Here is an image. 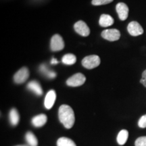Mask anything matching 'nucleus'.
<instances>
[{
	"mask_svg": "<svg viewBox=\"0 0 146 146\" xmlns=\"http://www.w3.org/2000/svg\"><path fill=\"white\" fill-rule=\"evenodd\" d=\"M59 120L65 128L70 129L73 127L75 121L74 113L72 108L68 105H62L58 110Z\"/></svg>",
	"mask_w": 146,
	"mask_h": 146,
	"instance_id": "f257e3e1",
	"label": "nucleus"
},
{
	"mask_svg": "<svg viewBox=\"0 0 146 146\" xmlns=\"http://www.w3.org/2000/svg\"><path fill=\"white\" fill-rule=\"evenodd\" d=\"M101 60L97 55H90L86 56L82 60V65L87 69H93L100 64Z\"/></svg>",
	"mask_w": 146,
	"mask_h": 146,
	"instance_id": "f03ea898",
	"label": "nucleus"
},
{
	"mask_svg": "<svg viewBox=\"0 0 146 146\" xmlns=\"http://www.w3.org/2000/svg\"><path fill=\"white\" fill-rule=\"evenodd\" d=\"M86 81V77L82 73H76L70 78H68L66 81V84L70 87H79L85 83Z\"/></svg>",
	"mask_w": 146,
	"mask_h": 146,
	"instance_id": "7ed1b4c3",
	"label": "nucleus"
},
{
	"mask_svg": "<svg viewBox=\"0 0 146 146\" xmlns=\"http://www.w3.org/2000/svg\"><path fill=\"white\" fill-rule=\"evenodd\" d=\"M50 48L53 52H58L64 48V42L60 35H54L51 39Z\"/></svg>",
	"mask_w": 146,
	"mask_h": 146,
	"instance_id": "20e7f679",
	"label": "nucleus"
},
{
	"mask_svg": "<svg viewBox=\"0 0 146 146\" xmlns=\"http://www.w3.org/2000/svg\"><path fill=\"white\" fill-rule=\"evenodd\" d=\"M102 36L109 41H116L120 39V33L118 29H106L102 31Z\"/></svg>",
	"mask_w": 146,
	"mask_h": 146,
	"instance_id": "39448f33",
	"label": "nucleus"
},
{
	"mask_svg": "<svg viewBox=\"0 0 146 146\" xmlns=\"http://www.w3.org/2000/svg\"><path fill=\"white\" fill-rule=\"evenodd\" d=\"M29 77V70L27 67H23L20 69L14 74V81L17 84H22L25 83Z\"/></svg>",
	"mask_w": 146,
	"mask_h": 146,
	"instance_id": "423d86ee",
	"label": "nucleus"
},
{
	"mask_svg": "<svg viewBox=\"0 0 146 146\" xmlns=\"http://www.w3.org/2000/svg\"><path fill=\"white\" fill-rule=\"evenodd\" d=\"M127 31L131 36H137L143 33V29L140 24L136 21H132L129 24Z\"/></svg>",
	"mask_w": 146,
	"mask_h": 146,
	"instance_id": "0eeeda50",
	"label": "nucleus"
},
{
	"mask_svg": "<svg viewBox=\"0 0 146 146\" xmlns=\"http://www.w3.org/2000/svg\"><path fill=\"white\" fill-rule=\"evenodd\" d=\"M74 29L78 35L83 36H87L90 34V29L85 22L79 21L74 24Z\"/></svg>",
	"mask_w": 146,
	"mask_h": 146,
	"instance_id": "6e6552de",
	"label": "nucleus"
},
{
	"mask_svg": "<svg viewBox=\"0 0 146 146\" xmlns=\"http://www.w3.org/2000/svg\"><path fill=\"white\" fill-rule=\"evenodd\" d=\"M116 10L120 21H124L127 19L129 16V8L126 3L123 2L117 3L116 6Z\"/></svg>",
	"mask_w": 146,
	"mask_h": 146,
	"instance_id": "1a4fd4ad",
	"label": "nucleus"
},
{
	"mask_svg": "<svg viewBox=\"0 0 146 146\" xmlns=\"http://www.w3.org/2000/svg\"><path fill=\"white\" fill-rule=\"evenodd\" d=\"M56 99V94L54 90H50L47 92L46 96L45 98L44 105L45 108L50 110L54 106Z\"/></svg>",
	"mask_w": 146,
	"mask_h": 146,
	"instance_id": "9d476101",
	"label": "nucleus"
},
{
	"mask_svg": "<svg viewBox=\"0 0 146 146\" xmlns=\"http://www.w3.org/2000/svg\"><path fill=\"white\" fill-rule=\"evenodd\" d=\"M47 117L44 114H41L35 116L32 119V124L35 127H43L47 123Z\"/></svg>",
	"mask_w": 146,
	"mask_h": 146,
	"instance_id": "9b49d317",
	"label": "nucleus"
},
{
	"mask_svg": "<svg viewBox=\"0 0 146 146\" xmlns=\"http://www.w3.org/2000/svg\"><path fill=\"white\" fill-rule=\"evenodd\" d=\"M114 23V20L112 16L108 14H102L100 18L99 24L102 27H108L112 25Z\"/></svg>",
	"mask_w": 146,
	"mask_h": 146,
	"instance_id": "f8f14e48",
	"label": "nucleus"
},
{
	"mask_svg": "<svg viewBox=\"0 0 146 146\" xmlns=\"http://www.w3.org/2000/svg\"><path fill=\"white\" fill-rule=\"evenodd\" d=\"M27 88L37 96H41L43 94V89L41 85L36 81H32L27 85Z\"/></svg>",
	"mask_w": 146,
	"mask_h": 146,
	"instance_id": "ddd939ff",
	"label": "nucleus"
},
{
	"mask_svg": "<svg viewBox=\"0 0 146 146\" xmlns=\"http://www.w3.org/2000/svg\"><path fill=\"white\" fill-rule=\"evenodd\" d=\"M9 120H10L11 125L12 126H16L18 125L20 120V116L17 110L15 108L10 110V113H9Z\"/></svg>",
	"mask_w": 146,
	"mask_h": 146,
	"instance_id": "4468645a",
	"label": "nucleus"
},
{
	"mask_svg": "<svg viewBox=\"0 0 146 146\" xmlns=\"http://www.w3.org/2000/svg\"><path fill=\"white\" fill-rule=\"evenodd\" d=\"M128 137H129V132H128V131L125 130V129H123V130H121L118 133L116 140H117L118 143L120 145H123L127 142Z\"/></svg>",
	"mask_w": 146,
	"mask_h": 146,
	"instance_id": "2eb2a0df",
	"label": "nucleus"
},
{
	"mask_svg": "<svg viewBox=\"0 0 146 146\" xmlns=\"http://www.w3.org/2000/svg\"><path fill=\"white\" fill-rule=\"evenodd\" d=\"M62 62L64 64L66 65H72L75 64L76 62V58L74 54H65L62 58Z\"/></svg>",
	"mask_w": 146,
	"mask_h": 146,
	"instance_id": "dca6fc26",
	"label": "nucleus"
},
{
	"mask_svg": "<svg viewBox=\"0 0 146 146\" xmlns=\"http://www.w3.org/2000/svg\"><path fill=\"white\" fill-rule=\"evenodd\" d=\"M25 139L26 141L28 143L29 145L30 146H37L38 145V141L35 135L32 132H27L25 135Z\"/></svg>",
	"mask_w": 146,
	"mask_h": 146,
	"instance_id": "f3484780",
	"label": "nucleus"
},
{
	"mask_svg": "<svg viewBox=\"0 0 146 146\" xmlns=\"http://www.w3.org/2000/svg\"><path fill=\"white\" fill-rule=\"evenodd\" d=\"M57 146H76L75 143L67 137H60L57 141Z\"/></svg>",
	"mask_w": 146,
	"mask_h": 146,
	"instance_id": "a211bd4d",
	"label": "nucleus"
},
{
	"mask_svg": "<svg viewBox=\"0 0 146 146\" xmlns=\"http://www.w3.org/2000/svg\"><path fill=\"white\" fill-rule=\"evenodd\" d=\"M39 70L43 74H44L45 76H47V77L50 78H54L56 76V72L52 70H49L47 66L45 64H41L40 66Z\"/></svg>",
	"mask_w": 146,
	"mask_h": 146,
	"instance_id": "6ab92c4d",
	"label": "nucleus"
},
{
	"mask_svg": "<svg viewBox=\"0 0 146 146\" xmlns=\"http://www.w3.org/2000/svg\"><path fill=\"white\" fill-rule=\"evenodd\" d=\"M114 0H92L91 3L94 5H106L112 2Z\"/></svg>",
	"mask_w": 146,
	"mask_h": 146,
	"instance_id": "aec40b11",
	"label": "nucleus"
},
{
	"mask_svg": "<svg viewBox=\"0 0 146 146\" xmlns=\"http://www.w3.org/2000/svg\"><path fill=\"white\" fill-rule=\"evenodd\" d=\"M135 146H146V136L140 137L136 139L135 142Z\"/></svg>",
	"mask_w": 146,
	"mask_h": 146,
	"instance_id": "412c9836",
	"label": "nucleus"
},
{
	"mask_svg": "<svg viewBox=\"0 0 146 146\" xmlns=\"http://www.w3.org/2000/svg\"><path fill=\"white\" fill-rule=\"evenodd\" d=\"M138 126L141 129H144L146 128V114L142 116L140 119L139 120L138 122Z\"/></svg>",
	"mask_w": 146,
	"mask_h": 146,
	"instance_id": "4be33fe9",
	"label": "nucleus"
},
{
	"mask_svg": "<svg viewBox=\"0 0 146 146\" xmlns=\"http://www.w3.org/2000/svg\"><path fill=\"white\" fill-rule=\"evenodd\" d=\"M140 83L143 85L144 87H146V70H145L142 73L141 79L140 80Z\"/></svg>",
	"mask_w": 146,
	"mask_h": 146,
	"instance_id": "5701e85b",
	"label": "nucleus"
},
{
	"mask_svg": "<svg viewBox=\"0 0 146 146\" xmlns=\"http://www.w3.org/2000/svg\"><path fill=\"white\" fill-rule=\"evenodd\" d=\"M51 63L52 64H56L58 63V61L56 59H55V58H52V61H51Z\"/></svg>",
	"mask_w": 146,
	"mask_h": 146,
	"instance_id": "b1692460",
	"label": "nucleus"
},
{
	"mask_svg": "<svg viewBox=\"0 0 146 146\" xmlns=\"http://www.w3.org/2000/svg\"><path fill=\"white\" fill-rule=\"evenodd\" d=\"M18 146H27V145H18Z\"/></svg>",
	"mask_w": 146,
	"mask_h": 146,
	"instance_id": "393cba45",
	"label": "nucleus"
}]
</instances>
